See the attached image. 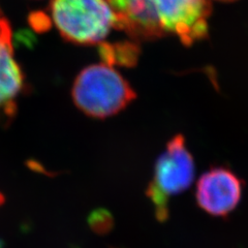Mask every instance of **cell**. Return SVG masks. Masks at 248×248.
Here are the masks:
<instances>
[{"label": "cell", "mask_w": 248, "mask_h": 248, "mask_svg": "<svg viewBox=\"0 0 248 248\" xmlns=\"http://www.w3.org/2000/svg\"><path fill=\"white\" fill-rule=\"evenodd\" d=\"M136 96L130 84L107 63L84 68L77 77L73 88L76 106L90 117L99 119L118 114Z\"/></svg>", "instance_id": "obj_2"}, {"label": "cell", "mask_w": 248, "mask_h": 248, "mask_svg": "<svg viewBox=\"0 0 248 248\" xmlns=\"http://www.w3.org/2000/svg\"><path fill=\"white\" fill-rule=\"evenodd\" d=\"M139 46L131 42L118 44H104L100 49V55L105 63L113 66L114 64L134 65L139 58Z\"/></svg>", "instance_id": "obj_7"}, {"label": "cell", "mask_w": 248, "mask_h": 248, "mask_svg": "<svg viewBox=\"0 0 248 248\" xmlns=\"http://www.w3.org/2000/svg\"><path fill=\"white\" fill-rule=\"evenodd\" d=\"M51 18L66 41L78 45L103 43L118 20L107 0H52Z\"/></svg>", "instance_id": "obj_3"}, {"label": "cell", "mask_w": 248, "mask_h": 248, "mask_svg": "<svg viewBox=\"0 0 248 248\" xmlns=\"http://www.w3.org/2000/svg\"><path fill=\"white\" fill-rule=\"evenodd\" d=\"M216 1H221V2H232V1H236V0H216Z\"/></svg>", "instance_id": "obj_8"}, {"label": "cell", "mask_w": 248, "mask_h": 248, "mask_svg": "<svg viewBox=\"0 0 248 248\" xmlns=\"http://www.w3.org/2000/svg\"><path fill=\"white\" fill-rule=\"evenodd\" d=\"M243 182L228 168L215 167L200 177L197 183L198 205L208 214L226 216L240 203Z\"/></svg>", "instance_id": "obj_5"}, {"label": "cell", "mask_w": 248, "mask_h": 248, "mask_svg": "<svg viewBox=\"0 0 248 248\" xmlns=\"http://www.w3.org/2000/svg\"><path fill=\"white\" fill-rule=\"evenodd\" d=\"M23 84L24 77L14 56L11 26L0 17V111L10 114L14 110Z\"/></svg>", "instance_id": "obj_6"}, {"label": "cell", "mask_w": 248, "mask_h": 248, "mask_svg": "<svg viewBox=\"0 0 248 248\" xmlns=\"http://www.w3.org/2000/svg\"><path fill=\"white\" fill-rule=\"evenodd\" d=\"M118 27L134 42L175 35L185 46L205 40L211 14L209 0H107Z\"/></svg>", "instance_id": "obj_1"}, {"label": "cell", "mask_w": 248, "mask_h": 248, "mask_svg": "<svg viewBox=\"0 0 248 248\" xmlns=\"http://www.w3.org/2000/svg\"><path fill=\"white\" fill-rule=\"evenodd\" d=\"M195 160L183 135H176L167 144L156 160L153 177L147 188V197L159 221L169 217L170 200L187 190L195 179Z\"/></svg>", "instance_id": "obj_4"}, {"label": "cell", "mask_w": 248, "mask_h": 248, "mask_svg": "<svg viewBox=\"0 0 248 248\" xmlns=\"http://www.w3.org/2000/svg\"><path fill=\"white\" fill-rule=\"evenodd\" d=\"M3 201H4V198H3V196L1 195V193H0V206L2 205V203H3Z\"/></svg>", "instance_id": "obj_9"}]
</instances>
